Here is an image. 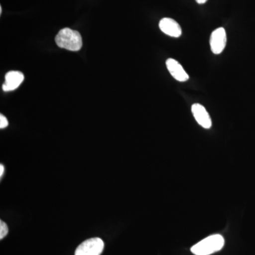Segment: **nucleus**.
Instances as JSON below:
<instances>
[{"label": "nucleus", "mask_w": 255, "mask_h": 255, "mask_svg": "<svg viewBox=\"0 0 255 255\" xmlns=\"http://www.w3.org/2000/svg\"><path fill=\"white\" fill-rule=\"evenodd\" d=\"M58 47L71 51H78L82 47V38L78 31L70 28H64L55 36Z\"/></svg>", "instance_id": "1"}, {"label": "nucleus", "mask_w": 255, "mask_h": 255, "mask_svg": "<svg viewBox=\"0 0 255 255\" xmlns=\"http://www.w3.org/2000/svg\"><path fill=\"white\" fill-rule=\"evenodd\" d=\"M224 238L221 235H214L202 240L191 248L195 255H210L221 251L224 246Z\"/></svg>", "instance_id": "2"}, {"label": "nucleus", "mask_w": 255, "mask_h": 255, "mask_svg": "<svg viewBox=\"0 0 255 255\" xmlns=\"http://www.w3.org/2000/svg\"><path fill=\"white\" fill-rule=\"evenodd\" d=\"M104 248L105 243L101 238H90L77 248L75 255H101Z\"/></svg>", "instance_id": "3"}, {"label": "nucleus", "mask_w": 255, "mask_h": 255, "mask_svg": "<svg viewBox=\"0 0 255 255\" xmlns=\"http://www.w3.org/2000/svg\"><path fill=\"white\" fill-rule=\"evenodd\" d=\"M227 42L226 30L221 27L218 28L211 33L210 38V46L213 53L216 55H219L222 53L225 49Z\"/></svg>", "instance_id": "4"}, {"label": "nucleus", "mask_w": 255, "mask_h": 255, "mask_svg": "<svg viewBox=\"0 0 255 255\" xmlns=\"http://www.w3.org/2000/svg\"><path fill=\"white\" fill-rule=\"evenodd\" d=\"M159 28L165 34L174 38H179L182 35V28L179 23L170 18H163L159 23Z\"/></svg>", "instance_id": "5"}, {"label": "nucleus", "mask_w": 255, "mask_h": 255, "mask_svg": "<svg viewBox=\"0 0 255 255\" xmlns=\"http://www.w3.org/2000/svg\"><path fill=\"white\" fill-rule=\"evenodd\" d=\"M191 112L199 125L206 129H209L212 126L211 117L206 109L199 104H194L191 107Z\"/></svg>", "instance_id": "6"}, {"label": "nucleus", "mask_w": 255, "mask_h": 255, "mask_svg": "<svg viewBox=\"0 0 255 255\" xmlns=\"http://www.w3.org/2000/svg\"><path fill=\"white\" fill-rule=\"evenodd\" d=\"M24 76L21 72L10 71L5 75V82L2 89L4 92L13 91L16 90L22 83Z\"/></svg>", "instance_id": "7"}, {"label": "nucleus", "mask_w": 255, "mask_h": 255, "mask_svg": "<svg viewBox=\"0 0 255 255\" xmlns=\"http://www.w3.org/2000/svg\"><path fill=\"white\" fill-rule=\"evenodd\" d=\"M167 70L176 80L179 82H185L189 80V77L184 70L181 64L177 60L169 58L166 61Z\"/></svg>", "instance_id": "8"}, {"label": "nucleus", "mask_w": 255, "mask_h": 255, "mask_svg": "<svg viewBox=\"0 0 255 255\" xmlns=\"http://www.w3.org/2000/svg\"><path fill=\"white\" fill-rule=\"evenodd\" d=\"M9 232L7 225L4 221H0V239L2 240Z\"/></svg>", "instance_id": "9"}, {"label": "nucleus", "mask_w": 255, "mask_h": 255, "mask_svg": "<svg viewBox=\"0 0 255 255\" xmlns=\"http://www.w3.org/2000/svg\"><path fill=\"white\" fill-rule=\"evenodd\" d=\"M8 125H9V123H8L7 119L4 115L1 114L0 115V128H5L8 127Z\"/></svg>", "instance_id": "10"}, {"label": "nucleus", "mask_w": 255, "mask_h": 255, "mask_svg": "<svg viewBox=\"0 0 255 255\" xmlns=\"http://www.w3.org/2000/svg\"><path fill=\"white\" fill-rule=\"evenodd\" d=\"M4 166H3V164H1V165H0V176H1V177H2L3 174H4Z\"/></svg>", "instance_id": "11"}, {"label": "nucleus", "mask_w": 255, "mask_h": 255, "mask_svg": "<svg viewBox=\"0 0 255 255\" xmlns=\"http://www.w3.org/2000/svg\"><path fill=\"white\" fill-rule=\"evenodd\" d=\"M208 0H196V2L198 3V4H204V3H206V1H207Z\"/></svg>", "instance_id": "12"}, {"label": "nucleus", "mask_w": 255, "mask_h": 255, "mask_svg": "<svg viewBox=\"0 0 255 255\" xmlns=\"http://www.w3.org/2000/svg\"><path fill=\"white\" fill-rule=\"evenodd\" d=\"M1 13H2V8H1V6H0V14H1Z\"/></svg>", "instance_id": "13"}]
</instances>
